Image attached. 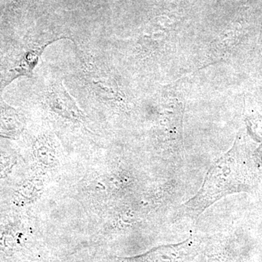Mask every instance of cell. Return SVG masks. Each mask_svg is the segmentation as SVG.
<instances>
[{"label":"cell","mask_w":262,"mask_h":262,"mask_svg":"<svg viewBox=\"0 0 262 262\" xmlns=\"http://www.w3.org/2000/svg\"><path fill=\"white\" fill-rule=\"evenodd\" d=\"M251 152V158L252 160L253 165L255 168L262 175V143L257 147L255 148L253 151L250 149Z\"/></svg>","instance_id":"7a4b0ae2"},{"label":"cell","mask_w":262,"mask_h":262,"mask_svg":"<svg viewBox=\"0 0 262 262\" xmlns=\"http://www.w3.org/2000/svg\"><path fill=\"white\" fill-rule=\"evenodd\" d=\"M246 124L251 137L256 142L262 143V116L258 113L246 117Z\"/></svg>","instance_id":"6da1fadb"}]
</instances>
